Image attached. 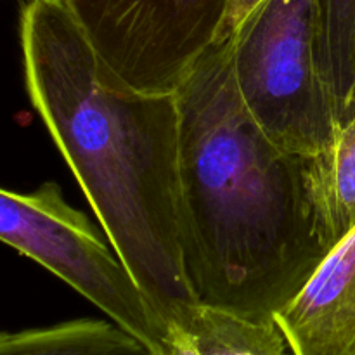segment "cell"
Here are the masks:
<instances>
[{
	"label": "cell",
	"instance_id": "5",
	"mask_svg": "<svg viewBox=\"0 0 355 355\" xmlns=\"http://www.w3.org/2000/svg\"><path fill=\"white\" fill-rule=\"evenodd\" d=\"M123 82L175 94L217 42L227 0H62Z\"/></svg>",
	"mask_w": 355,
	"mask_h": 355
},
{
	"label": "cell",
	"instance_id": "10",
	"mask_svg": "<svg viewBox=\"0 0 355 355\" xmlns=\"http://www.w3.org/2000/svg\"><path fill=\"white\" fill-rule=\"evenodd\" d=\"M324 78L338 123L355 110V0H315Z\"/></svg>",
	"mask_w": 355,
	"mask_h": 355
},
{
	"label": "cell",
	"instance_id": "7",
	"mask_svg": "<svg viewBox=\"0 0 355 355\" xmlns=\"http://www.w3.org/2000/svg\"><path fill=\"white\" fill-rule=\"evenodd\" d=\"M309 172L319 239L328 253L355 227V110L340 121L331 144L312 156Z\"/></svg>",
	"mask_w": 355,
	"mask_h": 355
},
{
	"label": "cell",
	"instance_id": "3",
	"mask_svg": "<svg viewBox=\"0 0 355 355\" xmlns=\"http://www.w3.org/2000/svg\"><path fill=\"white\" fill-rule=\"evenodd\" d=\"M231 66L246 111L276 144L309 158L331 144L338 111L315 0H263L231 38Z\"/></svg>",
	"mask_w": 355,
	"mask_h": 355
},
{
	"label": "cell",
	"instance_id": "4",
	"mask_svg": "<svg viewBox=\"0 0 355 355\" xmlns=\"http://www.w3.org/2000/svg\"><path fill=\"white\" fill-rule=\"evenodd\" d=\"M0 241L51 270L153 355L162 352L170 324L58 184L45 182L28 194L0 187Z\"/></svg>",
	"mask_w": 355,
	"mask_h": 355
},
{
	"label": "cell",
	"instance_id": "11",
	"mask_svg": "<svg viewBox=\"0 0 355 355\" xmlns=\"http://www.w3.org/2000/svg\"><path fill=\"white\" fill-rule=\"evenodd\" d=\"M262 2L263 0H227V12H225L217 42L231 40L238 28L243 24V21Z\"/></svg>",
	"mask_w": 355,
	"mask_h": 355
},
{
	"label": "cell",
	"instance_id": "6",
	"mask_svg": "<svg viewBox=\"0 0 355 355\" xmlns=\"http://www.w3.org/2000/svg\"><path fill=\"white\" fill-rule=\"evenodd\" d=\"M274 321L291 355H355V227Z\"/></svg>",
	"mask_w": 355,
	"mask_h": 355
},
{
	"label": "cell",
	"instance_id": "1",
	"mask_svg": "<svg viewBox=\"0 0 355 355\" xmlns=\"http://www.w3.org/2000/svg\"><path fill=\"white\" fill-rule=\"evenodd\" d=\"M19 33L31 104L116 255L158 314L180 326L198 302L184 263L177 92L123 82L62 0H28Z\"/></svg>",
	"mask_w": 355,
	"mask_h": 355
},
{
	"label": "cell",
	"instance_id": "2",
	"mask_svg": "<svg viewBox=\"0 0 355 355\" xmlns=\"http://www.w3.org/2000/svg\"><path fill=\"white\" fill-rule=\"evenodd\" d=\"M184 263L198 304L274 318L326 257L309 156L272 141L215 42L177 90Z\"/></svg>",
	"mask_w": 355,
	"mask_h": 355
},
{
	"label": "cell",
	"instance_id": "12",
	"mask_svg": "<svg viewBox=\"0 0 355 355\" xmlns=\"http://www.w3.org/2000/svg\"><path fill=\"white\" fill-rule=\"evenodd\" d=\"M159 355H203L198 350L193 336L184 328L177 324H170L168 336Z\"/></svg>",
	"mask_w": 355,
	"mask_h": 355
},
{
	"label": "cell",
	"instance_id": "9",
	"mask_svg": "<svg viewBox=\"0 0 355 355\" xmlns=\"http://www.w3.org/2000/svg\"><path fill=\"white\" fill-rule=\"evenodd\" d=\"M203 355H284L288 345L274 318H255L194 304L180 324Z\"/></svg>",
	"mask_w": 355,
	"mask_h": 355
},
{
	"label": "cell",
	"instance_id": "8",
	"mask_svg": "<svg viewBox=\"0 0 355 355\" xmlns=\"http://www.w3.org/2000/svg\"><path fill=\"white\" fill-rule=\"evenodd\" d=\"M0 355H153L113 321L76 319L47 328L0 331Z\"/></svg>",
	"mask_w": 355,
	"mask_h": 355
}]
</instances>
